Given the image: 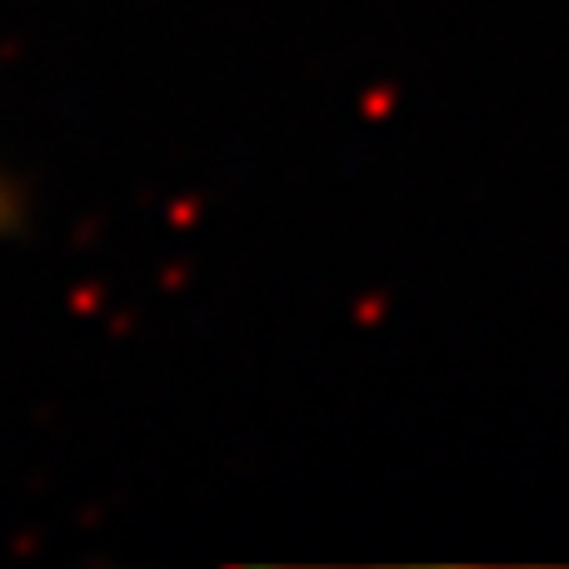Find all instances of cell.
<instances>
[{
    "label": "cell",
    "instance_id": "obj_1",
    "mask_svg": "<svg viewBox=\"0 0 569 569\" xmlns=\"http://www.w3.org/2000/svg\"><path fill=\"white\" fill-rule=\"evenodd\" d=\"M10 220H16V196H10V186L0 180V230H6Z\"/></svg>",
    "mask_w": 569,
    "mask_h": 569
}]
</instances>
